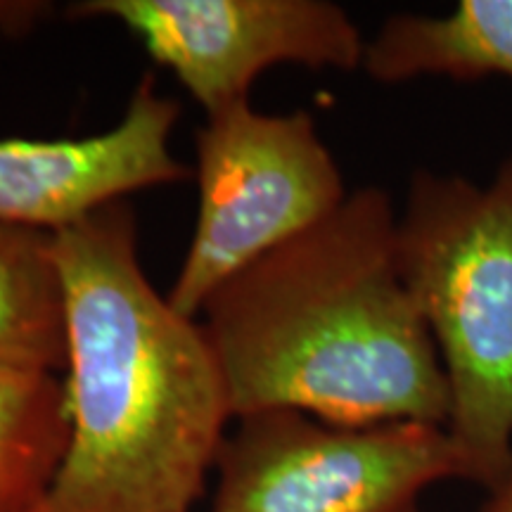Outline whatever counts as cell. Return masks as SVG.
<instances>
[{"label": "cell", "instance_id": "cell-9", "mask_svg": "<svg viewBox=\"0 0 512 512\" xmlns=\"http://www.w3.org/2000/svg\"><path fill=\"white\" fill-rule=\"evenodd\" d=\"M0 366L67 368V302L48 230L0 223Z\"/></svg>", "mask_w": 512, "mask_h": 512}, {"label": "cell", "instance_id": "cell-5", "mask_svg": "<svg viewBox=\"0 0 512 512\" xmlns=\"http://www.w3.org/2000/svg\"><path fill=\"white\" fill-rule=\"evenodd\" d=\"M211 512H420L427 489L470 482L444 425H332L299 411L233 420L216 458Z\"/></svg>", "mask_w": 512, "mask_h": 512}, {"label": "cell", "instance_id": "cell-6", "mask_svg": "<svg viewBox=\"0 0 512 512\" xmlns=\"http://www.w3.org/2000/svg\"><path fill=\"white\" fill-rule=\"evenodd\" d=\"M67 15L128 29L207 117L247 102L280 64L356 72L368 43L330 0H81Z\"/></svg>", "mask_w": 512, "mask_h": 512}, {"label": "cell", "instance_id": "cell-12", "mask_svg": "<svg viewBox=\"0 0 512 512\" xmlns=\"http://www.w3.org/2000/svg\"><path fill=\"white\" fill-rule=\"evenodd\" d=\"M484 512H512V467L501 484L491 491L489 503Z\"/></svg>", "mask_w": 512, "mask_h": 512}, {"label": "cell", "instance_id": "cell-7", "mask_svg": "<svg viewBox=\"0 0 512 512\" xmlns=\"http://www.w3.org/2000/svg\"><path fill=\"white\" fill-rule=\"evenodd\" d=\"M181 114L145 74L124 117L86 138L0 140V223L55 233L138 190L192 176L171 152Z\"/></svg>", "mask_w": 512, "mask_h": 512}, {"label": "cell", "instance_id": "cell-3", "mask_svg": "<svg viewBox=\"0 0 512 512\" xmlns=\"http://www.w3.org/2000/svg\"><path fill=\"white\" fill-rule=\"evenodd\" d=\"M396 259L444 368L446 432L494 491L512 467V155L486 185L418 171Z\"/></svg>", "mask_w": 512, "mask_h": 512}, {"label": "cell", "instance_id": "cell-8", "mask_svg": "<svg viewBox=\"0 0 512 512\" xmlns=\"http://www.w3.org/2000/svg\"><path fill=\"white\" fill-rule=\"evenodd\" d=\"M361 69L389 86L420 76L512 79V0H460L444 17L392 15L366 43Z\"/></svg>", "mask_w": 512, "mask_h": 512}, {"label": "cell", "instance_id": "cell-10", "mask_svg": "<svg viewBox=\"0 0 512 512\" xmlns=\"http://www.w3.org/2000/svg\"><path fill=\"white\" fill-rule=\"evenodd\" d=\"M69 446L64 380L0 366V512H31L60 472Z\"/></svg>", "mask_w": 512, "mask_h": 512}, {"label": "cell", "instance_id": "cell-4", "mask_svg": "<svg viewBox=\"0 0 512 512\" xmlns=\"http://www.w3.org/2000/svg\"><path fill=\"white\" fill-rule=\"evenodd\" d=\"M197 221L169 299L202 306L235 273L316 226L347 200L342 171L309 112H256L247 102L209 114L195 136Z\"/></svg>", "mask_w": 512, "mask_h": 512}, {"label": "cell", "instance_id": "cell-2", "mask_svg": "<svg viewBox=\"0 0 512 512\" xmlns=\"http://www.w3.org/2000/svg\"><path fill=\"white\" fill-rule=\"evenodd\" d=\"M53 238L67 302L69 446L31 512H190L233 425L200 320L145 275L126 200Z\"/></svg>", "mask_w": 512, "mask_h": 512}, {"label": "cell", "instance_id": "cell-1", "mask_svg": "<svg viewBox=\"0 0 512 512\" xmlns=\"http://www.w3.org/2000/svg\"><path fill=\"white\" fill-rule=\"evenodd\" d=\"M396 216L382 188H358L207 299L197 320L233 420L283 408L347 427H446V375L401 278Z\"/></svg>", "mask_w": 512, "mask_h": 512}, {"label": "cell", "instance_id": "cell-11", "mask_svg": "<svg viewBox=\"0 0 512 512\" xmlns=\"http://www.w3.org/2000/svg\"><path fill=\"white\" fill-rule=\"evenodd\" d=\"M50 12L48 3L34 0H0V41L27 34Z\"/></svg>", "mask_w": 512, "mask_h": 512}]
</instances>
